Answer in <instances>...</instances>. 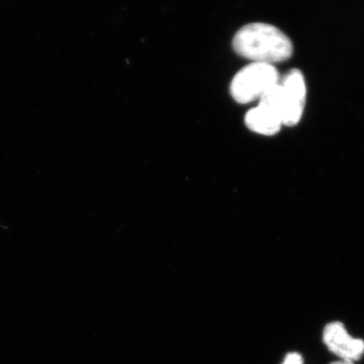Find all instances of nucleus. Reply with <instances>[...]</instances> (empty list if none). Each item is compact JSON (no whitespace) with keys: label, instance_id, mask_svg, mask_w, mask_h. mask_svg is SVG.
Masks as SVG:
<instances>
[{"label":"nucleus","instance_id":"nucleus-6","mask_svg":"<svg viewBox=\"0 0 364 364\" xmlns=\"http://www.w3.org/2000/svg\"><path fill=\"white\" fill-rule=\"evenodd\" d=\"M282 364H304L303 356L296 352L287 354Z\"/></svg>","mask_w":364,"mask_h":364},{"label":"nucleus","instance_id":"nucleus-4","mask_svg":"<svg viewBox=\"0 0 364 364\" xmlns=\"http://www.w3.org/2000/svg\"><path fill=\"white\" fill-rule=\"evenodd\" d=\"M323 341L328 349L341 360L355 363L364 354L363 340L350 336L341 322H332L326 325L323 332Z\"/></svg>","mask_w":364,"mask_h":364},{"label":"nucleus","instance_id":"nucleus-7","mask_svg":"<svg viewBox=\"0 0 364 364\" xmlns=\"http://www.w3.org/2000/svg\"><path fill=\"white\" fill-rule=\"evenodd\" d=\"M330 364H355V363H353V361L350 360H341V359H340L339 361H335V363Z\"/></svg>","mask_w":364,"mask_h":364},{"label":"nucleus","instance_id":"nucleus-3","mask_svg":"<svg viewBox=\"0 0 364 364\" xmlns=\"http://www.w3.org/2000/svg\"><path fill=\"white\" fill-rule=\"evenodd\" d=\"M279 80V71L272 64L251 63L235 75L230 92L235 102L247 105L259 100Z\"/></svg>","mask_w":364,"mask_h":364},{"label":"nucleus","instance_id":"nucleus-1","mask_svg":"<svg viewBox=\"0 0 364 364\" xmlns=\"http://www.w3.org/2000/svg\"><path fill=\"white\" fill-rule=\"evenodd\" d=\"M234 51L252 63H280L291 58V39L277 26L263 23L242 26L233 39Z\"/></svg>","mask_w":364,"mask_h":364},{"label":"nucleus","instance_id":"nucleus-5","mask_svg":"<svg viewBox=\"0 0 364 364\" xmlns=\"http://www.w3.org/2000/svg\"><path fill=\"white\" fill-rule=\"evenodd\" d=\"M245 124L249 130L263 136L275 135L282 127L279 117L272 109L260 104L247 112Z\"/></svg>","mask_w":364,"mask_h":364},{"label":"nucleus","instance_id":"nucleus-2","mask_svg":"<svg viewBox=\"0 0 364 364\" xmlns=\"http://www.w3.org/2000/svg\"><path fill=\"white\" fill-rule=\"evenodd\" d=\"M306 97L305 77L301 71L294 69L260 98L259 104L274 112L282 126L294 127L303 117Z\"/></svg>","mask_w":364,"mask_h":364}]
</instances>
